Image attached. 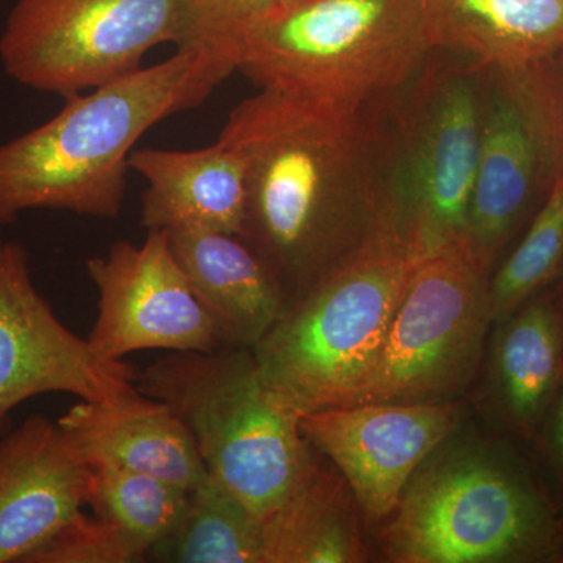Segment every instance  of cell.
I'll return each mask as SVG.
<instances>
[{
  "mask_svg": "<svg viewBox=\"0 0 563 563\" xmlns=\"http://www.w3.org/2000/svg\"><path fill=\"white\" fill-rule=\"evenodd\" d=\"M385 98L362 107L261 88L229 113L218 141L242 157L240 239L301 301L393 221Z\"/></svg>",
  "mask_w": 563,
  "mask_h": 563,
  "instance_id": "1",
  "label": "cell"
},
{
  "mask_svg": "<svg viewBox=\"0 0 563 563\" xmlns=\"http://www.w3.org/2000/svg\"><path fill=\"white\" fill-rule=\"evenodd\" d=\"M233 70L221 51L177 47L165 62L66 96L52 120L0 143V225L29 210L117 220L141 136L202 106Z\"/></svg>",
  "mask_w": 563,
  "mask_h": 563,
  "instance_id": "2",
  "label": "cell"
},
{
  "mask_svg": "<svg viewBox=\"0 0 563 563\" xmlns=\"http://www.w3.org/2000/svg\"><path fill=\"white\" fill-rule=\"evenodd\" d=\"M220 51L258 88L362 107L412 79L432 47L418 0H282Z\"/></svg>",
  "mask_w": 563,
  "mask_h": 563,
  "instance_id": "3",
  "label": "cell"
},
{
  "mask_svg": "<svg viewBox=\"0 0 563 563\" xmlns=\"http://www.w3.org/2000/svg\"><path fill=\"white\" fill-rule=\"evenodd\" d=\"M422 257L395 222L374 232L252 350L263 384L298 413L346 406L372 376Z\"/></svg>",
  "mask_w": 563,
  "mask_h": 563,
  "instance_id": "4",
  "label": "cell"
},
{
  "mask_svg": "<svg viewBox=\"0 0 563 563\" xmlns=\"http://www.w3.org/2000/svg\"><path fill=\"white\" fill-rule=\"evenodd\" d=\"M135 387L184 421L211 476L261 520L290 490L312 446L299 413L263 384L246 347L169 352L136 374Z\"/></svg>",
  "mask_w": 563,
  "mask_h": 563,
  "instance_id": "5",
  "label": "cell"
},
{
  "mask_svg": "<svg viewBox=\"0 0 563 563\" xmlns=\"http://www.w3.org/2000/svg\"><path fill=\"white\" fill-rule=\"evenodd\" d=\"M484 68L432 49L385 101L387 196L421 254L463 246L481 146Z\"/></svg>",
  "mask_w": 563,
  "mask_h": 563,
  "instance_id": "6",
  "label": "cell"
},
{
  "mask_svg": "<svg viewBox=\"0 0 563 563\" xmlns=\"http://www.w3.org/2000/svg\"><path fill=\"white\" fill-rule=\"evenodd\" d=\"M553 515L509 462L455 451L422 463L385 528L401 563L528 562L553 553Z\"/></svg>",
  "mask_w": 563,
  "mask_h": 563,
  "instance_id": "7",
  "label": "cell"
},
{
  "mask_svg": "<svg viewBox=\"0 0 563 563\" xmlns=\"http://www.w3.org/2000/svg\"><path fill=\"white\" fill-rule=\"evenodd\" d=\"M490 322L488 273L472 254L451 246L426 255L372 376L346 406L450 401L472 383Z\"/></svg>",
  "mask_w": 563,
  "mask_h": 563,
  "instance_id": "8",
  "label": "cell"
},
{
  "mask_svg": "<svg viewBox=\"0 0 563 563\" xmlns=\"http://www.w3.org/2000/svg\"><path fill=\"white\" fill-rule=\"evenodd\" d=\"M548 60L484 68L479 161L463 247L487 273L563 168V120Z\"/></svg>",
  "mask_w": 563,
  "mask_h": 563,
  "instance_id": "9",
  "label": "cell"
},
{
  "mask_svg": "<svg viewBox=\"0 0 563 563\" xmlns=\"http://www.w3.org/2000/svg\"><path fill=\"white\" fill-rule=\"evenodd\" d=\"M179 38L176 0H18L0 62L18 84L66 98L131 76Z\"/></svg>",
  "mask_w": 563,
  "mask_h": 563,
  "instance_id": "10",
  "label": "cell"
},
{
  "mask_svg": "<svg viewBox=\"0 0 563 563\" xmlns=\"http://www.w3.org/2000/svg\"><path fill=\"white\" fill-rule=\"evenodd\" d=\"M136 374L69 331L36 290L24 246L0 243V422L47 393L106 401L132 390Z\"/></svg>",
  "mask_w": 563,
  "mask_h": 563,
  "instance_id": "11",
  "label": "cell"
},
{
  "mask_svg": "<svg viewBox=\"0 0 563 563\" xmlns=\"http://www.w3.org/2000/svg\"><path fill=\"white\" fill-rule=\"evenodd\" d=\"M98 290L90 343L103 357L124 361L136 351H210L221 346L213 322L177 263L166 231H147L141 244L117 242L87 262Z\"/></svg>",
  "mask_w": 563,
  "mask_h": 563,
  "instance_id": "12",
  "label": "cell"
},
{
  "mask_svg": "<svg viewBox=\"0 0 563 563\" xmlns=\"http://www.w3.org/2000/svg\"><path fill=\"white\" fill-rule=\"evenodd\" d=\"M462 420L444 402L357 404L299 413L307 442L342 473L366 523L390 518L413 474Z\"/></svg>",
  "mask_w": 563,
  "mask_h": 563,
  "instance_id": "13",
  "label": "cell"
},
{
  "mask_svg": "<svg viewBox=\"0 0 563 563\" xmlns=\"http://www.w3.org/2000/svg\"><path fill=\"white\" fill-rule=\"evenodd\" d=\"M95 470L58 422L31 417L0 442V563H24L90 504Z\"/></svg>",
  "mask_w": 563,
  "mask_h": 563,
  "instance_id": "14",
  "label": "cell"
},
{
  "mask_svg": "<svg viewBox=\"0 0 563 563\" xmlns=\"http://www.w3.org/2000/svg\"><path fill=\"white\" fill-rule=\"evenodd\" d=\"M57 422L91 466L109 463L188 492L209 476L184 421L136 387L106 401H80Z\"/></svg>",
  "mask_w": 563,
  "mask_h": 563,
  "instance_id": "15",
  "label": "cell"
},
{
  "mask_svg": "<svg viewBox=\"0 0 563 563\" xmlns=\"http://www.w3.org/2000/svg\"><path fill=\"white\" fill-rule=\"evenodd\" d=\"M131 172L146 181L141 224L147 231H211L242 236L246 177L242 157L217 140L195 151L143 147Z\"/></svg>",
  "mask_w": 563,
  "mask_h": 563,
  "instance_id": "16",
  "label": "cell"
},
{
  "mask_svg": "<svg viewBox=\"0 0 563 563\" xmlns=\"http://www.w3.org/2000/svg\"><path fill=\"white\" fill-rule=\"evenodd\" d=\"M168 235L174 257L213 322L221 346L254 350L290 309L269 266L236 235L211 231Z\"/></svg>",
  "mask_w": 563,
  "mask_h": 563,
  "instance_id": "17",
  "label": "cell"
},
{
  "mask_svg": "<svg viewBox=\"0 0 563 563\" xmlns=\"http://www.w3.org/2000/svg\"><path fill=\"white\" fill-rule=\"evenodd\" d=\"M426 32L481 68H526L563 47V0H424Z\"/></svg>",
  "mask_w": 563,
  "mask_h": 563,
  "instance_id": "18",
  "label": "cell"
},
{
  "mask_svg": "<svg viewBox=\"0 0 563 563\" xmlns=\"http://www.w3.org/2000/svg\"><path fill=\"white\" fill-rule=\"evenodd\" d=\"M310 446L284 499L262 518L263 563H355L366 559L357 501Z\"/></svg>",
  "mask_w": 563,
  "mask_h": 563,
  "instance_id": "19",
  "label": "cell"
},
{
  "mask_svg": "<svg viewBox=\"0 0 563 563\" xmlns=\"http://www.w3.org/2000/svg\"><path fill=\"white\" fill-rule=\"evenodd\" d=\"M495 365L507 413L532 431L563 377V322L551 296H533L507 320Z\"/></svg>",
  "mask_w": 563,
  "mask_h": 563,
  "instance_id": "20",
  "label": "cell"
},
{
  "mask_svg": "<svg viewBox=\"0 0 563 563\" xmlns=\"http://www.w3.org/2000/svg\"><path fill=\"white\" fill-rule=\"evenodd\" d=\"M151 558L172 563H263L262 520L209 473L188 493L179 525L152 548Z\"/></svg>",
  "mask_w": 563,
  "mask_h": 563,
  "instance_id": "21",
  "label": "cell"
},
{
  "mask_svg": "<svg viewBox=\"0 0 563 563\" xmlns=\"http://www.w3.org/2000/svg\"><path fill=\"white\" fill-rule=\"evenodd\" d=\"M563 273V168L528 231L488 280L492 321L503 322Z\"/></svg>",
  "mask_w": 563,
  "mask_h": 563,
  "instance_id": "22",
  "label": "cell"
},
{
  "mask_svg": "<svg viewBox=\"0 0 563 563\" xmlns=\"http://www.w3.org/2000/svg\"><path fill=\"white\" fill-rule=\"evenodd\" d=\"M95 483L88 506L96 515L132 533L150 550L172 536L188 504V490L109 463L92 465Z\"/></svg>",
  "mask_w": 563,
  "mask_h": 563,
  "instance_id": "23",
  "label": "cell"
},
{
  "mask_svg": "<svg viewBox=\"0 0 563 563\" xmlns=\"http://www.w3.org/2000/svg\"><path fill=\"white\" fill-rule=\"evenodd\" d=\"M150 548L121 526L81 510L24 563H140L150 561Z\"/></svg>",
  "mask_w": 563,
  "mask_h": 563,
  "instance_id": "24",
  "label": "cell"
},
{
  "mask_svg": "<svg viewBox=\"0 0 563 563\" xmlns=\"http://www.w3.org/2000/svg\"><path fill=\"white\" fill-rule=\"evenodd\" d=\"M282 0H176L180 38L177 47H210L220 51L222 41L251 18Z\"/></svg>",
  "mask_w": 563,
  "mask_h": 563,
  "instance_id": "25",
  "label": "cell"
},
{
  "mask_svg": "<svg viewBox=\"0 0 563 563\" xmlns=\"http://www.w3.org/2000/svg\"><path fill=\"white\" fill-rule=\"evenodd\" d=\"M548 65H550L551 77H553L555 95H558L563 120V47L561 51L555 52L553 57L548 60Z\"/></svg>",
  "mask_w": 563,
  "mask_h": 563,
  "instance_id": "26",
  "label": "cell"
},
{
  "mask_svg": "<svg viewBox=\"0 0 563 563\" xmlns=\"http://www.w3.org/2000/svg\"><path fill=\"white\" fill-rule=\"evenodd\" d=\"M554 446L563 468V396L559 402L558 415H555Z\"/></svg>",
  "mask_w": 563,
  "mask_h": 563,
  "instance_id": "27",
  "label": "cell"
},
{
  "mask_svg": "<svg viewBox=\"0 0 563 563\" xmlns=\"http://www.w3.org/2000/svg\"><path fill=\"white\" fill-rule=\"evenodd\" d=\"M563 276V273L561 274ZM551 299H553L555 307H558L559 312H561L562 322H563V279L561 284L555 288L554 295H550Z\"/></svg>",
  "mask_w": 563,
  "mask_h": 563,
  "instance_id": "28",
  "label": "cell"
},
{
  "mask_svg": "<svg viewBox=\"0 0 563 563\" xmlns=\"http://www.w3.org/2000/svg\"><path fill=\"white\" fill-rule=\"evenodd\" d=\"M418 2L424 3V0H418Z\"/></svg>",
  "mask_w": 563,
  "mask_h": 563,
  "instance_id": "29",
  "label": "cell"
}]
</instances>
